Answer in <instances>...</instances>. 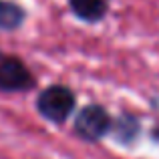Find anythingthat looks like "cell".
<instances>
[{
  "label": "cell",
  "instance_id": "1",
  "mask_svg": "<svg viewBox=\"0 0 159 159\" xmlns=\"http://www.w3.org/2000/svg\"><path fill=\"white\" fill-rule=\"evenodd\" d=\"M77 99L69 87L52 85L47 87L36 99V111L51 123H65L75 111Z\"/></svg>",
  "mask_w": 159,
  "mask_h": 159
},
{
  "label": "cell",
  "instance_id": "2",
  "mask_svg": "<svg viewBox=\"0 0 159 159\" xmlns=\"http://www.w3.org/2000/svg\"><path fill=\"white\" fill-rule=\"evenodd\" d=\"M113 119L109 111L101 105H87L75 117V133L79 139L95 143L111 133Z\"/></svg>",
  "mask_w": 159,
  "mask_h": 159
},
{
  "label": "cell",
  "instance_id": "3",
  "mask_svg": "<svg viewBox=\"0 0 159 159\" xmlns=\"http://www.w3.org/2000/svg\"><path fill=\"white\" fill-rule=\"evenodd\" d=\"M32 83H34V79L22 61L10 57L0 58V91H4V93L28 91Z\"/></svg>",
  "mask_w": 159,
  "mask_h": 159
},
{
  "label": "cell",
  "instance_id": "4",
  "mask_svg": "<svg viewBox=\"0 0 159 159\" xmlns=\"http://www.w3.org/2000/svg\"><path fill=\"white\" fill-rule=\"evenodd\" d=\"M111 133L115 135V139L119 141L121 145H131V143H135V139L141 133V123L135 115L123 113L121 117H117V119L113 121Z\"/></svg>",
  "mask_w": 159,
  "mask_h": 159
},
{
  "label": "cell",
  "instance_id": "5",
  "mask_svg": "<svg viewBox=\"0 0 159 159\" xmlns=\"http://www.w3.org/2000/svg\"><path fill=\"white\" fill-rule=\"evenodd\" d=\"M70 10L83 20L97 22L105 16L107 12V2L105 0H69Z\"/></svg>",
  "mask_w": 159,
  "mask_h": 159
},
{
  "label": "cell",
  "instance_id": "6",
  "mask_svg": "<svg viewBox=\"0 0 159 159\" xmlns=\"http://www.w3.org/2000/svg\"><path fill=\"white\" fill-rule=\"evenodd\" d=\"M24 22V10L16 2L0 0V28L2 30H16Z\"/></svg>",
  "mask_w": 159,
  "mask_h": 159
}]
</instances>
